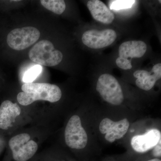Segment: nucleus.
I'll use <instances>...</instances> for the list:
<instances>
[{"label": "nucleus", "mask_w": 161, "mask_h": 161, "mask_svg": "<svg viewBox=\"0 0 161 161\" xmlns=\"http://www.w3.org/2000/svg\"><path fill=\"white\" fill-rule=\"evenodd\" d=\"M22 90L17 95L20 104L28 106L36 101H47L55 103L60 100L62 92L56 85L45 83H27L23 85Z\"/></svg>", "instance_id": "obj_1"}, {"label": "nucleus", "mask_w": 161, "mask_h": 161, "mask_svg": "<svg viewBox=\"0 0 161 161\" xmlns=\"http://www.w3.org/2000/svg\"><path fill=\"white\" fill-rule=\"evenodd\" d=\"M30 59L40 65L55 66L63 59L62 53L55 48L53 44L47 40L38 42L29 52Z\"/></svg>", "instance_id": "obj_2"}, {"label": "nucleus", "mask_w": 161, "mask_h": 161, "mask_svg": "<svg viewBox=\"0 0 161 161\" xmlns=\"http://www.w3.org/2000/svg\"><path fill=\"white\" fill-rule=\"evenodd\" d=\"M96 90L108 103L119 105L123 102L122 89L118 80L110 74H104L98 78Z\"/></svg>", "instance_id": "obj_3"}, {"label": "nucleus", "mask_w": 161, "mask_h": 161, "mask_svg": "<svg viewBox=\"0 0 161 161\" xmlns=\"http://www.w3.org/2000/svg\"><path fill=\"white\" fill-rule=\"evenodd\" d=\"M40 36L39 30L33 26L16 28L8 34L7 43L12 49L23 50L36 43Z\"/></svg>", "instance_id": "obj_4"}, {"label": "nucleus", "mask_w": 161, "mask_h": 161, "mask_svg": "<svg viewBox=\"0 0 161 161\" xmlns=\"http://www.w3.org/2000/svg\"><path fill=\"white\" fill-rule=\"evenodd\" d=\"M147 50V45L142 41H128L122 43L119 48V56L116 59V65L124 70L132 68V61L130 59L141 58Z\"/></svg>", "instance_id": "obj_5"}, {"label": "nucleus", "mask_w": 161, "mask_h": 161, "mask_svg": "<svg viewBox=\"0 0 161 161\" xmlns=\"http://www.w3.org/2000/svg\"><path fill=\"white\" fill-rule=\"evenodd\" d=\"M30 139V136L27 133L19 134L10 139L9 147L14 160L27 161L35 155L38 150V145Z\"/></svg>", "instance_id": "obj_6"}, {"label": "nucleus", "mask_w": 161, "mask_h": 161, "mask_svg": "<svg viewBox=\"0 0 161 161\" xmlns=\"http://www.w3.org/2000/svg\"><path fill=\"white\" fill-rule=\"evenodd\" d=\"M64 137L66 145L72 149L80 150L86 147L87 135L78 115H73L69 120L64 131Z\"/></svg>", "instance_id": "obj_7"}, {"label": "nucleus", "mask_w": 161, "mask_h": 161, "mask_svg": "<svg viewBox=\"0 0 161 161\" xmlns=\"http://www.w3.org/2000/svg\"><path fill=\"white\" fill-rule=\"evenodd\" d=\"M117 38L116 32L112 29L99 31L92 30L85 32L82 41L85 45L93 49H100L109 46Z\"/></svg>", "instance_id": "obj_8"}, {"label": "nucleus", "mask_w": 161, "mask_h": 161, "mask_svg": "<svg viewBox=\"0 0 161 161\" xmlns=\"http://www.w3.org/2000/svg\"><path fill=\"white\" fill-rule=\"evenodd\" d=\"M130 125V122L126 118L115 122L106 118L101 121L99 129L101 133L105 134L106 140L112 143L122 138L128 132Z\"/></svg>", "instance_id": "obj_9"}, {"label": "nucleus", "mask_w": 161, "mask_h": 161, "mask_svg": "<svg viewBox=\"0 0 161 161\" xmlns=\"http://www.w3.org/2000/svg\"><path fill=\"white\" fill-rule=\"evenodd\" d=\"M160 140V131L157 129H151L142 135L133 136L131 139V146L136 152L144 153L152 150Z\"/></svg>", "instance_id": "obj_10"}, {"label": "nucleus", "mask_w": 161, "mask_h": 161, "mask_svg": "<svg viewBox=\"0 0 161 161\" xmlns=\"http://www.w3.org/2000/svg\"><path fill=\"white\" fill-rule=\"evenodd\" d=\"M133 76L136 78V86L144 91H150L161 78V64L154 65L150 72L145 70H137L134 72Z\"/></svg>", "instance_id": "obj_11"}, {"label": "nucleus", "mask_w": 161, "mask_h": 161, "mask_svg": "<svg viewBox=\"0 0 161 161\" xmlns=\"http://www.w3.org/2000/svg\"><path fill=\"white\" fill-rule=\"evenodd\" d=\"M21 112V108L16 103L9 100L3 102L0 106V129L8 130Z\"/></svg>", "instance_id": "obj_12"}, {"label": "nucleus", "mask_w": 161, "mask_h": 161, "mask_svg": "<svg viewBox=\"0 0 161 161\" xmlns=\"http://www.w3.org/2000/svg\"><path fill=\"white\" fill-rule=\"evenodd\" d=\"M87 6L94 19L103 24H109L115 19L113 13L99 0H90L87 3Z\"/></svg>", "instance_id": "obj_13"}, {"label": "nucleus", "mask_w": 161, "mask_h": 161, "mask_svg": "<svg viewBox=\"0 0 161 161\" xmlns=\"http://www.w3.org/2000/svg\"><path fill=\"white\" fill-rule=\"evenodd\" d=\"M40 3L46 9L57 14H61L66 8L63 0H41Z\"/></svg>", "instance_id": "obj_14"}, {"label": "nucleus", "mask_w": 161, "mask_h": 161, "mask_svg": "<svg viewBox=\"0 0 161 161\" xmlns=\"http://www.w3.org/2000/svg\"><path fill=\"white\" fill-rule=\"evenodd\" d=\"M42 69L41 65L39 64L32 67L31 68L26 71L23 75V82H25V83H32L40 75Z\"/></svg>", "instance_id": "obj_15"}, {"label": "nucleus", "mask_w": 161, "mask_h": 161, "mask_svg": "<svg viewBox=\"0 0 161 161\" xmlns=\"http://www.w3.org/2000/svg\"><path fill=\"white\" fill-rule=\"evenodd\" d=\"M134 0H115L112 1L110 3V9L112 10H119L131 8L135 3Z\"/></svg>", "instance_id": "obj_16"}, {"label": "nucleus", "mask_w": 161, "mask_h": 161, "mask_svg": "<svg viewBox=\"0 0 161 161\" xmlns=\"http://www.w3.org/2000/svg\"><path fill=\"white\" fill-rule=\"evenodd\" d=\"M152 155L154 158H159L161 157V140L153 148Z\"/></svg>", "instance_id": "obj_17"}, {"label": "nucleus", "mask_w": 161, "mask_h": 161, "mask_svg": "<svg viewBox=\"0 0 161 161\" xmlns=\"http://www.w3.org/2000/svg\"><path fill=\"white\" fill-rule=\"evenodd\" d=\"M146 161H161L160 159L157 158H153L150 159Z\"/></svg>", "instance_id": "obj_18"}]
</instances>
